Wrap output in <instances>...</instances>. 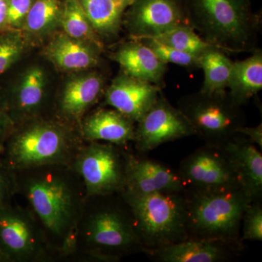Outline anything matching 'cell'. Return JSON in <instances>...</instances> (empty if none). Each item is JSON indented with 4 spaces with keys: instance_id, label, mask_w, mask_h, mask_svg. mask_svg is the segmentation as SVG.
Here are the masks:
<instances>
[{
    "instance_id": "cell-1",
    "label": "cell",
    "mask_w": 262,
    "mask_h": 262,
    "mask_svg": "<svg viewBox=\"0 0 262 262\" xmlns=\"http://www.w3.org/2000/svg\"><path fill=\"white\" fill-rule=\"evenodd\" d=\"M17 196L37 221L59 261L75 252L85 188L71 165L51 164L15 170Z\"/></svg>"
},
{
    "instance_id": "cell-2",
    "label": "cell",
    "mask_w": 262,
    "mask_h": 262,
    "mask_svg": "<svg viewBox=\"0 0 262 262\" xmlns=\"http://www.w3.org/2000/svg\"><path fill=\"white\" fill-rule=\"evenodd\" d=\"M144 251L132 211L122 193L87 196L71 259L117 262Z\"/></svg>"
},
{
    "instance_id": "cell-3",
    "label": "cell",
    "mask_w": 262,
    "mask_h": 262,
    "mask_svg": "<svg viewBox=\"0 0 262 262\" xmlns=\"http://www.w3.org/2000/svg\"><path fill=\"white\" fill-rule=\"evenodd\" d=\"M84 143L78 127L56 115H45L15 125L1 155L14 170L71 165Z\"/></svg>"
},
{
    "instance_id": "cell-4",
    "label": "cell",
    "mask_w": 262,
    "mask_h": 262,
    "mask_svg": "<svg viewBox=\"0 0 262 262\" xmlns=\"http://www.w3.org/2000/svg\"><path fill=\"white\" fill-rule=\"evenodd\" d=\"M189 24L206 42L229 53L253 51L259 28L251 0H183Z\"/></svg>"
},
{
    "instance_id": "cell-5",
    "label": "cell",
    "mask_w": 262,
    "mask_h": 262,
    "mask_svg": "<svg viewBox=\"0 0 262 262\" xmlns=\"http://www.w3.org/2000/svg\"><path fill=\"white\" fill-rule=\"evenodd\" d=\"M188 238L244 246L243 215L251 199L242 187L195 192L186 189Z\"/></svg>"
},
{
    "instance_id": "cell-6",
    "label": "cell",
    "mask_w": 262,
    "mask_h": 262,
    "mask_svg": "<svg viewBox=\"0 0 262 262\" xmlns=\"http://www.w3.org/2000/svg\"><path fill=\"white\" fill-rule=\"evenodd\" d=\"M122 194L132 211L144 253L188 238L186 190Z\"/></svg>"
},
{
    "instance_id": "cell-7",
    "label": "cell",
    "mask_w": 262,
    "mask_h": 262,
    "mask_svg": "<svg viewBox=\"0 0 262 262\" xmlns=\"http://www.w3.org/2000/svg\"><path fill=\"white\" fill-rule=\"evenodd\" d=\"M178 108L190 122L196 135L209 145L222 147L246 125L242 106L227 91H200L187 95L179 100Z\"/></svg>"
},
{
    "instance_id": "cell-8",
    "label": "cell",
    "mask_w": 262,
    "mask_h": 262,
    "mask_svg": "<svg viewBox=\"0 0 262 262\" xmlns=\"http://www.w3.org/2000/svg\"><path fill=\"white\" fill-rule=\"evenodd\" d=\"M129 151L128 146L85 141L71 166L82 179L87 196L124 192Z\"/></svg>"
},
{
    "instance_id": "cell-9",
    "label": "cell",
    "mask_w": 262,
    "mask_h": 262,
    "mask_svg": "<svg viewBox=\"0 0 262 262\" xmlns=\"http://www.w3.org/2000/svg\"><path fill=\"white\" fill-rule=\"evenodd\" d=\"M0 248L10 262L59 261L37 221L15 198L0 206Z\"/></svg>"
},
{
    "instance_id": "cell-10",
    "label": "cell",
    "mask_w": 262,
    "mask_h": 262,
    "mask_svg": "<svg viewBox=\"0 0 262 262\" xmlns=\"http://www.w3.org/2000/svg\"><path fill=\"white\" fill-rule=\"evenodd\" d=\"M178 171L187 190L242 187L228 155L220 146L205 144L198 148L182 160Z\"/></svg>"
},
{
    "instance_id": "cell-11",
    "label": "cell",
    "mask_w": 262,
    "mask_h": 262,
    "mask_svg": "<svg viewBox=\"0 0 262 262\" xmlns=\"http://www.w3.org/2000/svg\"><path fill=\"white\" fill-rule=\"evenodd\" d=\"M194 135L195 131L187 117L161 93L149 111L136 124L133 144L138 153L144 154L162 144Z\"/></svg>"
},
{
    "instance_id": "cell-12",
    "label": "cell",
    "mask_w": 262,
    "mask_h": 262,
    "mask_svg": "<svg viewBox=\"0 0 262 262\" xmlns=\"http://www.w3.org/2000/svg\"><path fill=\"white\" fill-rule=\"evenodd\" d=\"M122 23L133 39L155 37L174 27L190 25L183 0H134Z\"/></svg>"
},
{
    "instance_id": "cell-13",
    "label": "cell",
    "mask_w": 262,
    "mask_h": 262,
    "mask_svg": "<svg viewBox=\"0 0 262 262\" xmlns=\"http://www.w3.org/2000/svg\"><path fill=\"white\" fill-rule=\"evenodd\" d=\"M185 185L178 170L161 162L144 158L130 149L124 192L149 194L157 192H183Z\"/></svg>"
},
{
    "instance_id": "cell-14",
    "label": "cell",
    "mask_w": 262,
    "mask_h": 262,
    "mask_svg": "<svg viewBox=\"0 0 262 262\" xmlns=\"http://www.w3.org/2000/svg\"><path fill=\"white\" fill-rule=\"evenodd\" d=\"M161 94V86L120 74L105 91V105L115 108L135 123L149 111Z\"/></svg>"
},
{
    "instance_id": "cell-15",
    "label": "cell",
    "mask_w": 262,
    "mask_h": 262,
    "mask_svg": "<svg viewBox=\"0 0 262 262\" xmlns=\"http://www.w3.org/2000/svg\"><path fill=\"white\" fill-rule=\"evenodd\" d=\"M47 79L42 67H29L20 76L16 84L0 92L15 125L42 114L46 101Z\"/></svg>"
},
{
    "instance_id": "cell-16",
    "label": "cell",
    "mask_w": 262,
    "mask_h": 262,
    "mask_svg": "<svg viewBox=\"0 0 262 262\" xmlns=\"http://www.w3.org/2000/svg\"><path fill=\"white\" fill-rule=\"evenodd\" d=\"M243 250L242 246L215 239L187 238L144 253L158 262H226L239 257Z\"/></svg>"
},
{
    "instance_id": "cell-17",
    "label": "cell",
    "mask_w": 262,
    "mask_h": 262,
    "mask_svg": "<svg viewBox=\"0 0 262 262\" xmlns=\"http://www.w3.org/2000/svg\"><path fill=\"white\" fill-rule=\"evenodd\" d=\"M104 90V79L96 72L71 79L58 98L56 116L80 128L81 121Z\"/></svg>"
},
{
    "instance_id": "cell-18",
    "label": "cell",
    "mask_w": 262,
    "mask_h": 262,
    "mask_svg": "<svg viewBox=\"0 0 262 262\" xmlns=\"http://www.w3.org/2000/svg\"><path fill=\"white\" fill-rule=\"evenodd\" d=\"M136 123L115 108H101L81 121V135L85 141H102L119 146L133 143Z\"/></svg>"
},
{
    "instance_id": "cell-19",
    "label": "cell",
    "mask_w": 262,
    "mask_h": 262,
    "mask_svg": "<svg viewBox=\"0 0 262 262\" xmlns=\"http://www.w3.org/2000/svg\"><path fill=\"white\" fill-rule=\"evenodd\" d=\"M222 147L228 155L242 187L251 201H261V150L241 134L234 136Z\"/></svg>"
},
{
    "instance_id": "cell-20",
    "label": "cell",
    "mask_w": 262,
    "mask_h": 262,
    "mask_svg": "<svg viewBox=\"0 0 262 262\" xmlns=\"http://www.w3.org/2000/svg\"><path fill=\"white\" fill-rule=\"evenodd\" d=\"M113 58L124 73L161 86L167 64L141 41L134 39L132 42L122 45L113 53Z\"/></svg>"
},
{
    "instance_id": "cell-21",
    "label": "cell",
    "mask_w": 262,
    "mask_h": 262,
    "mask_svg": "<svg viewBox=\"0 0 262 262\" xmlns=\"http://www.w3.org/2000/svg\"><path fill=\"white\" fill-rule=\"evenodd\" d=\"M101 50L70 37L64 32L56 34L46 48V56L63 70H88L99 61Z\"/></svg>"
},
{
    "instance_id": "cell-22",
    "label": "cell",
    "mask_w": 262,
    "mask_h": 262,
    "mask_svg": "<svg viewBox=\"0 0 262 262\" xmlns=\"http://www.w3.org/2000/svg\"><path fill=\"white\" fill-rule=\"evenodd\" d=\"M227 89L232 99L243 106L262 89V52L256 50L242 61L233 62Z\"/></svg>"
},
{
    "instance_id": "cell-23",
    "label": "cell",
    "mask_w": 262,
    "mask_h": 262,
    "mask_svg": "<svg viewBox=\"0 0 262 262\" xmlns=\"http://www.w3.org/2000/svg\"><path fill=\"white\" fill-rule=\"evenodd\" d=\"M99 37H113L122 24L124 14L134 0H79Z\"/></svg>"
},
{
    "instance_id": "cell-24",
    "label": "cell",
    "mask_w": 262,
    "mask_h": 262,
    "mask_svg": "<svg viewBox=\"0 0 262 262\" xmlns=\"http://www.w3.org/2000/svg\"><path fill=\"white\" fill-rule=\"evenodd\" d=\"M233 61L226 52L217 47H211L198 56V68L204 72V81L201 91L218 93L227 91L232 72Z\"/></svg>"
},
{
    "instance_id": "cell-25",
    "label": "cell",
    "mask_w": 262,
    "mask_h": 262,
    "mask_svg": "<svg viewBox=\"0 0 262 262\" xmlns=\"http://www.w3.org/2000/svg\"><path fill=\"white\" fill-rule=\"evenodd\" d=\"M64 0H35L24 22L23 29L30 36L42 37L61 25Z\"/></svg>"
},
{
    "instance_id": "cell-26",
    "label": "cell",
    "mask_w": 262,
    "mask_h": 262,
    "mask_svg": "<svg viewBox=\"0 0 262 262\" xmlns=\"http://www.w3.org/2000/svg\"><path fill=\"white\" fill-rule=\"evenodd\" d=\"M63 32L70 37L103 50V42L94 30L79 0H64L61 18Z\"/></svg>"
},
{
    "instance_id": "cell-27",
    "label": "cell",
    "mask_w": 262,
    "mask_h": 262,
    "mask_svg": "<svg viewBox=\"0 0 262 262\" xmlns=\"http://www.w3.org/2000/svg\"><path fill=\"white\" fill-rule=\"evenodd\" d=\"M151 38L178 51L195 56H199L203 51L214 46L206 42L190 25L174 27Z\"/></svg>"
},
{
    "instance_id": "cell-28",
    "label": "cell",
    "mask_w": 262,
    "mask_h": 262,
    "mask_svg": "<svg viewBox=\"0 0 262 262\" xmlns=\"http://www.w3.org/2000/svg\"><path fill=\"white\" fill-rule=\"evenodd\" d=\"M25 41L21 31L0 32V77L4 76L23 55Z\"/></svg>"
},
{
    "instance_id": "cell-29",
    "label": "cell",
    "mask_w": 262,
    "mask_h": 262,
    "mask_svg": "<svg viewBox=\"0 0 262 262\" xmlns=\"http://www.w3.org/2000/svg\"><path fill=\"white\" fill-rule=\"evenodd\" d=\"M141 41L151 50L157 57L163 63H173L187 67V68H198V56L190 53L178 51L170 47L164 43L157 40L155 38L146 37L135 39Z\"/></svg>"
},
{
    "instance_id": "cell-30",
    "label": "cell",
    "mask_w": 262,
    "mask_h": 262,
    "mask_svg": "<svg viewBox=\"0 0 262 262\" xmlns=\"http://www.w3.org/2000/svg\"><path fill=\"white\" fill-rule=\"evenodd\" d=\"M241 239L243 242L262 241L261 201H251L246 207L241 224Z\"/></svg>"
},
{
    "instance_id": "cell-31",
    "label": "cell",
    "mask_w": 262,
    "mask_h": 262,
    "mask_svg": "<svg viewBox=\"0 0 262 262\" xmlns=\"http://www.w3.org/2000/svg\"><path fill=\"white\" fill-rule=\"evenodd\" d=\"M34 1L35 0H8L6 29L21 31Z\"/></svg>"
},
{
    "instance_id": "cell-32",
    "label": "cell",
    "mask_w": 262,
    "mask_h": 262,
    "mask_svg": "<svg viewBox=\"0 0 262 262\" xmlns=\"http://www.w3.org/2000/svg\"><path fill=\"white\" fill-rule=\"evenodd\" d=\"M16 196L15 170L0 155V206L13 201Z\"/></svg>"
},
{
    "instance_id": "cell-33",
    "label": "cell",
    "mask_w": 262,
    "mask_h": 262,
    "mask_svg": "<svg viewBox=\"0 0 262 262\" xmlns=\"http://www.w3.org/2000/svg\"><path fill=\"white\" fill-rule=\"evenodd\" d=\"M14 127L15 122L0 96V155L3 154L5 143Z\"/></svg>"
},
{
    "instance_id": "cell-34",
    "label": "cell",
    "mask_w": 262,
    "mask_h": 262,
    "mask_svg": "<svg viewBox=\"0 0 262 262\" xmlns=\"http://www.w3.org/2000/svg\"><path fill=\"white\" fill-rule=\"evenodd\" d=\"M238 134H242L256 144L258 149H262V125L260 123L256 127H248L246 125L239 129Z\"/></svg>"
},
{
    "instance_id": "cell-35",
    "label": "cell",
    "mask_w": 262,
    "mask_h": 262,
    "mask_svg": "<svg viewBox=\"0 0 262 262\" xmlns=\"http://www.w3.org/2000/svg\"><path fill=\"white\" fill-rule=\"evenodd\" d=\"M7 14H8V0H0V32L7 30Z\"/></svg>"
},
{
    "instance_id": "cell-36",
    "label": "cell",
    "mask_w": 262,
    "mask_h": 262,
    "mask_svg": "<svg viewBox=\"0 0 262 262\" xmlns=\"http://www.w3.org/2000/svg\"><path fill=\"white\" fill-rule=\"evenodd\" d=\"M0 262H10L9 258L0 248Z\"/></svg>"
}]
</instances>
